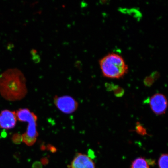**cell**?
Returning a JSON list of instances; mask_svg holds the SVG:
<instances>
[{"mask_svg": "<svg viewBox=\"0 0 168 168\" xmlns=\"http://www.w3.org/2000/svg\"><path fill=\"white\" fill-rule=\"evenodd\" d=\"M27 93L26 78L18 69H9L0 75V94L5 99L19 101Z\"/></svg>", "mask_w": 168, "mask_h": 168, "instance_id": "obj_1", "label": "cell"}, {"mask_svg": "<svg viewBox=\"0 0 168 168\" xmlns=\"http://www.w3.org/2000/svg\"><path fill=\"white\" fill-rule=\"evenodd\" d=\"M99 63L103 76L107 78H121L128 71V66L124 58L116 53L107 54Z\"/></svg>", "mask_w": 168, "mask_h": 168, "instance_id": "obj_2", "label": "cell"}, {"mask_svg": "<svg viewBox=\"0 0 168 168\" xmlns=\"http://www.w3.org/2000/svg\"><path fill=\"white\" fill-rule=\"evenodd\" d=\"M16 115L18 120L28 123L26 132L22 135V141L26 145L32 146L36 141L39 135L37 129V116L26 108L19 109L16 112Z\"/></svg>", "mask_w": 168, "mask_h": 168, "instance_id": "obj_3", "label": "cell"}, {"mask_svg": "<svg viewBox=\"0 0 168 168\" xmlns=\"http://www.w3.org/2000/svg\"><path fill=\"white\" fill-rule=\"evenodd\" d=\"M54 99V104L57 108L60 111L67 114L73 113L78 107L77 102L69 96H56Z\"/></svg>", "mask_w": 168, "mask_h": 168, "instance_id": "obj_4", "label": "cell"}, {"mask_svg": "<svg viewBox=\"0 0 168 168\" xmlns=\"http://www.w3.org/2000/svg\"><path fill=\"white\" fill-rule=\"evenodd\" d=\"M149 105L153 112L157 115L164 114L167 108V100L165 96L161 93L154 95L149 99Z\"/></svg>", "mask_w": 168, "mask_h": 168, "instance_id": "obj_5", "label": "cell"}, {"mask_svg": "<svg viewBox=\"0 0 168 168\" xmlns=\"http://www.w3.org/2000/svg\"><path fill=\"white\" fill-rule=\"evenodd\" d=\"M17 118L16 112L4 110L0 113V127L3 129H12L15 126Z\"/></svg>", "mask_w": 168, "mask_h": 168, "instance_id": "obj_6", "label": "cell"}, {"mask_svg": "<svg viewBox=\"0 0 168 168\" xmlns=\"http://www.w3.org/2000/svg\"><path fill=\"white\" fill-rule=\"evenodd\" d=\"M70 168H95V165L91 158L85 154H76L71 163Z\"/></svg>", "mask_w": 168, "mask_h": 168, "instance_id": "obj_7", "label": "cell"}, {"mask_svg": "<svg viewBox=\"0 0 168 168\" xmlns=\"http://www.w3.org/2000/svg\"><path fill=\"white\" fill-rule=\"evenodd\" d=\"M131 168H149V167L146 159L140 157L133 161Z\"/></svg>", "mask_w": 168, "mask_h": 168, "instance_id": "obj_8", "label": "cell"}, {"mask_svg": "<svg viewBox=\"0 0 168 168\" xmlns=\"http://www.w3.org/2000/svg\"><path fill=\"white\" fill-rule=\"evenodd\" d=\"M168 160L167 154H163L161 155L158 160L159 168H168Z\"/></svg>", "mask_w": 168, "mask_h": 168, "instance_id": "obj_9", "label": "cell"}, {"mask_svg": "<svg viewBox=\"0 0 168 168\" xmlns=\"http://www.w3.org/2000/svg\"><path fill=\"white\" fill-rule=\"evenodd\" d=\"M12 140L14 143L19 144L22 142V135L19 134H15L12 137Z\"/></svg>", "mask_w": 168, "mask_h": 168, "instance_id": "obj_10", "label": "cell"}, {"mask_svg": "<svg viewBox=\"0 0 168 168\" xmlns=\"http://www.w3.org/2000/svg\"><path fill=\"white\" fill-rule=\"evenodd\" d=\"M137 131L138 133H139L140 134H142L144 135V134L146 133V131L143 128L140 126V125H138L137 126Z\"/></svg>", "mask_w": 168, "mask_h": 168, "instance_id": "obj_11", "label": "cell"}, {"mask_svg": "<svg viewBox=\"0 0 168 168\" xmlns=\"http://www.w3.org/2000/svg\"><path fill=\"white\" fill-rule=\"evenodd\" d=\"M32 168H42V164L39 161H36L32 165Z\"/></svg>", "mask_w": 168, "mask_h": 168, "instance_id": "obj_12", "label": "cell"}]
</instances>
